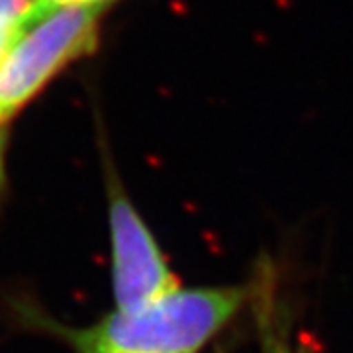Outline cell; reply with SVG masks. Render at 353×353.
Returning a JSON list of instances; mask_svg holds the SVG:
<instances>
[{
    "mask_svg": "<svg viewBox=\"0 0 353 353\" xmlns=\"http://www.w3.org/2000/svg\"><path fill=\"white\" fill-rule=\"evenodd\" d=\"M108 4H41L14 32L0 59V126L51 79L99 46Z\"/></svg>",
    "mask_w": 353,
    "mask_h": 353,
    "instance_id": "1",
    "label": "cell"
},
{
    "mask_svg": "<svg viewBox=\"0 0 353 353\" xmlns=\"http://www.w3.org/2000/svg\"><path fill=\"white\" fill-rule=\"evenodd\" d=\"M245 292L176 289L138 312H116L81 336L83 352L196 353L240 310Z\"/></svg>",
    "mask_w": 353,
    "mask_h": 353,
    "instance_id": "2",
    "label": "cell"
},
{
    "mask_svg": "<svg viewBox=\"0 0 353 353\" xmlns=\"http://www.w3.org/2000/svg\"><path fill=\"white\" fill-rule=\"evenodd\" d=\"M112 230L114 296L120 312H138L179 289L152 232L126 196H114Z\"/></svg>",
    "mask_w": 353,
    "mask_h": 353,
    "instance_id": "3",
    "label": "cell"
},
{
    "mask_svg": "<svg viewBox=\"0 0 353 353\" xmlns=\"http://www.w3.org/2000/svg\"><path fill=\"white\" fill-rule=\"evenodd\" d=\"M39 0H0V38H8L38 10Z\"/></svg>",
    "mask_w": 353,
    "mask_h": 353,
    "instance_id": "4",
    "label": "cell"
},
{
    "mask_svg": "<svg viewBox=\"0 0 353 353\" xmlns=\"http://www.w3.org/2000/svg\"><path fill=\"white\" fill-rule=\"evenodd\" d=\"M41 4H108L114 0H39Z\"/></svg>",
    "mask_w": 353,
    "mask_h": 353,
    "instance_id": "5",
    "label": "cell"
},
{
    "mask_svg": "<svg viewBox=\"0 0 353 353\" xmlns=\"http://www.w3.org/2000/svg\"><path fill=\"white\" fill-rule=\"evenodd\" d=\"M8 39H10V36H8V38H0V59H2V53H4V50H6Z\"/></svg>",
    "mask_w": 353,
    "mask_h": 353,
    "instance_id": "6",
    "label": "cell"
},
{
    "mask_svg": "<svg viewBox=\"0 0 353 353\" xmlns=\"http://www.w3.org/2000/svg\"><path fill=\"white\" fill-rule=\"evenodd\" d=\"M83 353H102V352H83Z\"/></svg>",
    "mask_w": 353,
    "mask_h": 353,
    "instance_id": "7",
    "label": "cell"
},
{
    "mask_svg": "<svg viewBox=\"0 0 353 353\" xmlns=\"http://www.w3.org/2000/svg\"><path fill=\"white\" fill-rule=\"evenodd\" d=\"M277 353H283V352H277Z\"/></svg>",
    "mask_w": 353,
    "mask_h": 353,
    "instance_id": "8",
    "label": "cell"
}]
</instances>
